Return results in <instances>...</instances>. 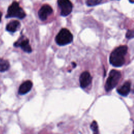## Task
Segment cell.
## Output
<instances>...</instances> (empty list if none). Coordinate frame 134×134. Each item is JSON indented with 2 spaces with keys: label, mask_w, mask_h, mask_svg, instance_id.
Here are the masks:
<instances>
[{
  "label": "cell",
  "mask_w": 134,
  "mask_h": 134,
  "mask_svg": "<svg viewBox=\"0 0 134 134\" xmlns=\"http://www.w3.org/2000/svg\"><path fill=\"white\" fill-rule=\"evenodd\" d=\"M102 0H86V4L88 6H94L99 4Z\"/></svg>",
  "instance_id": "cell-13"
},
{
  "label": "cell",
  "mask_w": 134,
  "mask_h": 134,
  "mask_svg": "<svg viewBox=\"0 0 134 134\" xmlns=\"http://www.w3.org/2000/svg\"><path fill=\"white\" fill-rule=\"evenodd\" d=\"M26 16L24 10L19 6L17 2H14L8 7L6 18L15 17L19 19H23Z\"/></svg>",
  "instance_id": "cell-3"
},
{
  "label": "cell",
  "mask_w": 134,
  "mask_h": 134,
  "mask_svg": "<svg viewBox=\"0 0 134 134\" xmlns=\"http://www.w3.org/2000/svg\"><path fill=\"white\" fill-rule=\"evenodd\" d=\"M126 36L128 39H131L134 38V31L132 30H128L126 33Z\"/></svg>",
  "instance_id": "cell-15"
},
{
  "label": "cell",
  "mask_w": 134,
  "mask_h": 134,
  "mask_svg": "<svg viewBox=\"0 0 134 134\" xmlns=\"http://www.w3.org/2000/svg\"><path fill=\"white\" fill-rule=\"evenodd\" d=\"M2 13L1 12H0V22L1 21V19H2Z\"/></svg>",
  "instance_id": "cell-16"
},
{
  "label": "cell",
  "mask_w": 134,
  "mask_h": 134,
  "mask_svg": "<svg viewBox=\"0 0 134 134\" xmlns=\"http://www.w3.org/2000/svg\"><path fill=\"white\" fill-rule=\"evenodd\" d=\"M132 133H134V129H133V131H132Z\"/></svg>",
  "instance_id": "cell-17"
},
{
  "label": "cell",
  "mask_w": 134,
  "mask_h": 134,
  "mask_svg": "<svg viewBox=\"0 0 134 134\" xmlns=\"http://www.w3.org/2000/svg\"><path fill=\"white\" fill-rule=\"evenodd\" d=\"M52 12L53 9L49 5L45 4L42 6L40 8L38 14L39 19L42 21H44L47 19L48 17L50 15Z\"/></svg>",
  "instance_id": "cell-7"
},
{
  "label": "cell",
  "mask_w": 134,
  "mask_h": 134,
  "mask_svg": "<svg viewBox=\"0 0 134 134\" xmlns=\"http://www.w3.org/2000/svg\"><path fill=\"white\" fill-rule=\"evenodd\" d=\"M58 4L61 10V16H66L71 13L72 4L70 0H58Z\"/></svg>",
  "instance_id": "cell-5"
},
{
  "label": "cell",
  "mask_w": 134,
  "mask_h": 134,
  "mask_svg": "<svg viewBox=\"0 0 134 134\" xmlns=\"http://www.w3.org/2000/svg\"><path fill=\"white\" fill-rule=\"evenodd\" d=\"M73 35L66 28H62L55 37V42L59 46H63L71 43L73 41Z\"/></svg>",
  "instance_id": "cell-2"
},
{
  "label": "cell",
  "mask_w": 134,
  "mask_h": 134,
  "mask_svg": "<svg viewBox=\"0 0 134 134\" xmlns=\"http://www.w3.org/2000/svg\"><path fill=\"white\" fill-rule=\"evenodd\" d=\"M14 47H19L21 49L27 52L30 53L32 51V49L29 44V40L24 36L20 37L17 41L14 43Z\"/></svg>",
  "instance_id": "cell-6"
},
{
  "label": "cell",
  "mask_w": 134,
  "mask_h": 134,
  "mask_svg": "<svg viewBox=\"0 0 134 134\" xmlns=\"http://www.w3.org/2000/svg\"><path fill=\"white\" fill-rule=\"evenodd\" d=\"M127 50L128 47L126 46H120L113 50L109 57L110 64L116 67L123 65L125 61V57Z\"/></svg>",
  "instance_id": "cell-1"
},
{
  "label": "cell",
  "mask_w": 134,
  "mask_h": 134,
  "mask_svg": "<svg viewBox=\"0 0 134 134\" xmlns=\"http://www.w3.org/2000/svg\"><path fill=\"white\" fill-rule=\"evenodd\" d=\"M91 128L94 133H97L98 132V126L96 121H93L91 125Z\"/></svg>",
  "instance_id": "cell-14"
},
{
  "label": "cell",
  "mask_w": 134,
  "mask_h": 134,
  "mask_svg": "<svg viewBox=\"0 0 134 134\" xmlns=\"http://www.w3.org/2000/svg\"><path fill=\"white\" fill-rule=\"evenodd\" d=\"M10 67L9 62L4 59L0 58V72H4L7 71Z\"/></svg>",
  "instance_id": "cell-12"
},
{
  "label": "cell",
  "mask_w": 134,
  "mask_h": 134,
  "mask_svg": "<svg viewBox=\"0 0 134 134\" xmlns=\"http://www.w3.org/2000/svg\"><path fill=\"white\" fill-rule=\"evenodd\" d=\"M121 76V74L119 71L116 70H111L105 85L106 91L108 92L114 88L117 85Z\"/></svg>",
  "instance_id": "cell-4"
},
{
  "label": "cell",
  "mask_w": 134,
  "mask_h": 134,
  "mask_svg": "<svg viewBox=\"0 0 134 134\" xmlns=\"http://www.w3.org/2000/svg\"><path fill=\"white\" fill-rule=\"evenodd\" d=\"M131 83L129 81H127L124 83V84L118 88L117 90V92L121 95L126 96L130 92Z\"/></svg>",
  "instance_id": "cell-10"
},
{
  "label": "cell",
  "mask_w": 134,
  "mask_h": 134,
  "mask_svg": "<svg viewBox=\"0 0 134 134\" xmlns=\"http://www.w3.org/2000/svg\"><path fill=\"white\" fill-rule=\"evenodd\" d=\"M32 87V83L30 81H26L23 82L19 86L18 89V94L24 95L29 92Z\"/></svg>",
  "instance_id": "cell-9"
},
{
  "label": "cell",
  "mask_w": 134,
  "mask_h": 134,
  "mask_svg": "<svg viewBox=\"0 0 134 134\" xmlns=\"http://www.w3.org/2000/svg\"><path fill=\"white\" fill-rule=\"evenodd\" d=\"M79 81L81 87L85 88L91 83L92 76L88 71H84L80 75Z\"/></svg>",
  "instance_id": "cell-8"
},
{
  "label": "cell",
  "mask_w": 134,
  "mask_h": 134,
  "mask_svg": "<svg viewBox=\"0 0 134 134\" xmlns=\"http://www.w3.org/2000/svg\"><path fill=\"white\" fill-rule=\"evenodd\" d=\"M20 25V23L17 20H13L9 22L6 26V29L7 31L10 32H15Z\"/></svg>",
  "instance_id": "cell-11"
}]
</instances>
